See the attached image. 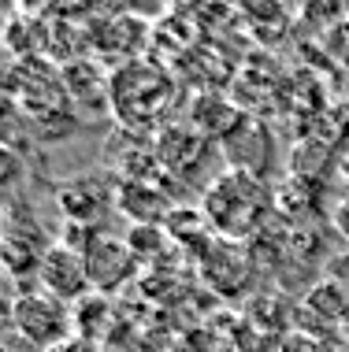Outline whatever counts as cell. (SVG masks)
Listing matches in <instances>:
<instances>
[{
	"instance_id": "obj_5",
	"label": "cell",
	"mask_w": 349,
	"mask_h": 352,
	"mask_svg": "<svg viewBox=\"0 0 349 352\" xmlns=\"http://www.w3.org/2000/svg\"><path fill=\"white\" fill-rule=\"evenodd\" d=\"M116 204V189L101 178L78 175L56 186V212L63 226H82V230H105V215Z\"/></svg>"
},
{
	"instance_id": "obj_9",
	"label": "cell",
	"mask_w": 349,
	"mask_h": 352,
	"mask_svg": "<svg viewBox=\"0 0 349 352\" xmlns=\"http://www.w3.org/2000/svg\"><path fill=\"white\" fill-rule=\"evenodd\" d=\"M204 156H209V141L193 126H164L156 134V164L167 175H193L204 164Z\"/></svg>"
},
{
	"instance_id": "obj_11",
	"label": "cell",
	"mask_w": 349,
	"mask_h": 352,
	"mask_svg": "<svg viewBox=\"0 0 349 352\" xmlns=\"http://www.w3.org/2000/svg\"><path fill=\"white\" fill-rule=\"evenodd\" d=\"M112 327V304L108 297H101V293H89V297H82L74 304V334L89 338V341H101L108 334Z\"/></svg>"
},
{
	"instance_id": "obj_15",
	"label": "cell",
	"mask_w": 349,
	"mask_h": 352,
	"mask_svg": "<svg viewBox=\"0 0 349 352\" xmlns=\"http://www.w3.org/2000/svg\"><path fill=\"white\" fill-rule=\"evenodd\" d=\"M0 352H45L41 345H34L30 338H23L15 327L4 330V338H0Z\"/></svg>"
},
{
	"instance_id": "obj_1",
	"label": "cell",
	"mask_w": 349,
	"mask_h": 352,
	"mask_svg": "<svg viewBox=\"0 0 349 352\" xmlns=\"http://www.w3.org/2000/svg\"><path fill=\"white\" fill-rule=\"evenodd\" d=\"M201 212L209 219L212 234L227 237V241H242L260 226L264 212H268V186L242 170H227L204 189Z\"/></svg>"
},
{
	"instance_id": "obj_12",
	"label": "cell",
	"mask_w": 349,
	"mask_h": 352,
	"mask_svg": "<svg viewBox=\"0 0 349 352\" xmlns=\"http://www.w3.org/2000/svg\"><path fill=\"white\" fill-rule=\"evenodd\" d=\"M127 245H130V252L138 256V263L141 260H156V256L167 249V230L164 226H130Z\"/></svg>"
},
{
	"instance_id": "obj_3",
	"label": "cell",
	"mask_w": 349,
	"mask_h": 352,
	"mask_svg": "<svg viewBox=\"0 0 349 352\" xmlns=\"http://www.w3.org/2000/svg\"><path fill=\"white\" fill-rule=\"evenodd\" d=\"M8 327H15L23 338H30L34 345L49 352L52 345H60L63 338L74 334V308L63 304L60 297H52V293H45L41 285L19 289L12 308H8Z\"/></svg>"
},
{
	"instance_id": "obj_14",
	"label": "cell",
	"mask_w": 349,
	"mask_h": 352,
	"mask_svg": "<svg viewBox=\"0 0 349 352\" xmlns=\"http://www.w3.org/2000/svg\"><path fill=\"white\" fill-rule=\"evenodd\" d=\"M324 278H331V282H338V285H346V289H349V249H346V252L327 256V263H324Z\"/></svg>"
},
{
	"instance_id": "obj_8",
	"label": "cell",
	"mask_w": 349,
	"mask_h": 352,
	"mask_svg": "<svg viewBox=\"0 0 349 352\" xmlns=\"http://www.w3.org/2000/svg\"><path fill=\"white\" fill-rule=\"evenodd\" d=\"M116 208L130 219V226H164L175 201L160 178H127L116 182Z\"/></svg>"
},
{
	"instance_id": "obj_17",
	"label": "cell",
	"mask_w": 349,
	"mask_h": 352,
	"mask_svg": "<svg viewBox=\"0 0 349 352\" xmlns=\"http://www.w3.org/2000/svg\"><path fill=\"white\" fill-rule=\"evenodd\" d=\"M331 223H335V230L349 241V197H342V201L335 204V212H331Z\"/></svg>"
},
{
	"instance_id": "obj_18",
	"label": "cell",
	"mask_w": 349,
	"mask_h": 352,
	"mask_svg": "<svg viewBox=\"0 0 349 352\" xmlns=\"http://www.w3.org/2000/svg\"><path fill=\"white\" fill-rule=\"evenodd\" d=\"M342 341H346V349H349V322L342 327Z\"/></svg>"
},
{
	"instance_id": "obj_13",
	"label": "cell",
	"mask_w": 349,
	"mask_h": 352,
	"mask_svg": "<svg viewBox=\"0 0 349 352\" xmlns=\"http://www.w3.org/2000/svg\"><path fill=\"white\" fill-rule=\"evenodd\" d=\"M279 352H349L342 338H319L305 334V330H290L286 338H279Z\"/></svg>"
},
{
	"instance_id": "obj_6",
	"label": "cell",
	"mask_w": 349,
	"mask_h": 352,
	"mask_svg": "<svg viewBox=\"0 0 349 352\" xmlns=\"http://www.w3.org/2000/svg\"><path fill=\"white\" fill-rule=\"evenodd\" d=\"M37 285L52 297H60L63 304H78L82 297H89L93 285H89V271L86 260H82L78 249L63 241H52V249L41 256V267H37Z\"/></svg>"
},
{
	"instance_id": "obj_4",
	"label": "cell",
	"mask_w": 349,
	"mask_h": 352,
	"mask_svg": "<svg viewBox=\"0 0 349 352\" xmlns=\"http://www.w3.org/2000/svg\"><path fill=\"white\" fill-rule=\"evenodd\" d=\"M82 260H86L93 293H101V297L119 293L123 285L138 274V256L130 252L127 237H116L108 230H97L86 245H82Z\"/></svg>"
},
{
	"instance_id": "obj_10",
	"label": "cell",
	"mask_w": 349,
	"mask_h": 352,
	"mask_svg": "<svg viewBox=\"0 0 349 352\" xmlns=\"http://www.w3.org/2000/svg\"><path fill=\"white\" fill-rule=\"evenodd\" d=\"M301 311L342 334V327L349 322V289L331 278H316L301 297Z\"/></svg>"
},
{
	"instance_id": "obj_2",
	"label": "cell",
	"mask_w": 349,
	"mask_h": 352,
	"mask_svg": "<svg viewBox=\"0 0 349 352\" xmlns=\"http://www.w3.org/2000/svg\"><path fill=\"white\" fill-rule=\"evenodd\" d=\"M171 78L164 67L149 60H134L127 67H119L108 78V104L116 111V119L123 126H141L156 122V116H164L171 104Z\"/></svg>"
},
{
	"instance_id": "obj_16",
	"label": "cell",
	"mask_w": 349,
	"mask_h": 352,
	"mask_svg": "<svg viewBox=\"0 0 349 352\" xmlns=\"http://www.w3.org/2000/svg\"><path fill=\"white\" fill-rule=\"evenodd\" d=\"M49 352H101V349H97V341L82 338V334H71V338H63L60 345H52Z\"/></svg>"
},
{
	"instance_id": "obj_7",
	"label": "cell",
	"mask_w": 349,
	"mask_h": 352,
	"mask_svg": "<svg viewBox=\"0 0 349 352\" xmlns=\"http://www.w3.org/2000/svg\"><path fill=\"white\" fill-rule=\"evenodd\" d=\"M197 260H201L204 282H209L215 293H223V297H238V293H245L253 285V267H257V263H253L249 249L238 241L220 237V241H212Z\"/></svg>"
}]
</instances>
